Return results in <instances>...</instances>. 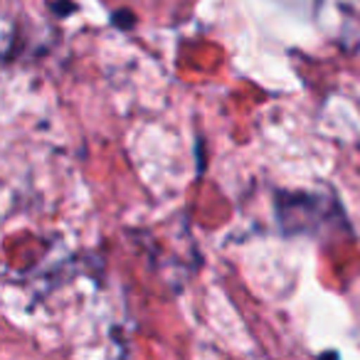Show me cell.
I'll return each mask as SVG.
<instances>
[{"mask_svg":"<svg viewBox=\"0 0 360 360\" xmlns=\"http://www.w3.org/2000/svg\"><path fill=\"white\" fill-rule=\"evenodd\" d=\"M111 25L121 27V30H131V27L136 25V18L131 11H116L111 13Z\"/></svg>","mask_w":360,"mask_h":360,"instance_id":"7a4b0ae2","label":"cell"},{"mask_svg":"<svg viewBox=\"0 0 360 360\" xmlns=\"http://www.w3.org/2000/svg\"><path fill=\"white\" fill-rule=\"evenodd\" d=\"M274 202L276 222H279V230L286 237H321L326 230H333V227L348 230V217H345L343 207L338 205L333 195L304 191H276Z\"/></svg>","mask_w":360,"mask_h":360,"instance_id":"6da1fadb","label":"cell"}]
</instances>
